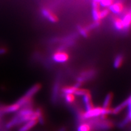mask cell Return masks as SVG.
<instances>
[{
  "mask_svg": "<svg viewBox=\"0 0 131 131\" xmlns=\"http://www.w3.org/2000/svg\"><path fill=\"white\" fill-rule=\"evenodd\" d=\"M102 108H92L88 111L86 112L84 114L83 117L85 118H90L97 117L100 115H101Z\"/></svg>",
  "mask_w": 131,
  "mask_h": 131,
  "instance_id": "cell-1",
  "label": "cell"
},
{
  "mask_svg": "<svg viewBox=\"0 0 131 131\" xmlns=\"http://www.w3.org/2000/svg\"><path fill=\"white\" fill-rule=\"evenodd\" d=\"M20 106L16 103L6 106H2L0 107V114H7L17 112L20 109Z\"/></svg>",
  "mask_w": 131,
  "mask_h": 131,
  "instance_id": "cell-2",
  "label": "cell"
},
{
  "mask_svg": "<svg viewBox=\"0 0 131 131\" xmlns=\"http://www.w3.org/2000/svg\"><path fill=\"white\" fill-rule=\"evenodd\" d=\"M68 59V56L64 52H57L53 56V60L58 63H63Z\"/></svg>",
  "mask_w": 131,
  "mask_h": 131,
  "instance_id": "cell-3",
  "label": "cell"
},
{
  "mask_svg": "<svg viewBox=\"0 0 131 131\" xmlns=\"http://www.w3.org/2000/svg\"><path fill=\"white\" fill-rule=\"evenodd\" d=\"M42 13L44 17H46L48 20L52 23H55L57 21L56 16L50 10L44 8L42 10Z\"/></svg>",
  "mask_w": 131,
  "mask_h": 131,
  "instance_id": "cell-4",
  "label": "cell"
},
{
  "mask_svg": "<svg viewBox=\"0 0 131 131\" xmlns=\"http://www.w3.org/2000/svg\"><path fill=\"white\" fill-rule=\"evenodd\" d=\"M40 89V85L36 84L28 90L25 93V95L24 96L26 97L27 98H28V99L30 100V98L33 96H34L35 94L39 91Z\"/></svg>",
  "mask_w": 131,
  "mask_h": 131,
  "instance_id": "cell-5",
  "label": "cell"
},
{
  "mask_svg": "<svg viewBox=\"0 0 131 131\" xmlns=\"http://www.w3.org/2000/svg\"><path fill=\"white\" fill-rule=\"evenodd\" d=\"M92 5V15L93 19L95 20V21H100V7L99 3L95 2H93Z\"/></svg>",
  "mask_w": 131,
  "mask_h": 131,
  "instance_id": "cell-6",
  "label": "cell"
},
{
  "mask_svg": "<svg viewBox=\"0 0 131 131\" xmlns=\"http://www.w3.org/2000/svg\"><path fill=\"white\" fill-rule=\"evenodd\" d=\"M130 103V97H129L128 98H127L126 100H125L124 102H122L120 104L117 106L116 108H115L113 110V113L114 114H118V113H120L122 109H124L125 108H126V106H127Z\"/></svg>",
  "mask_w": 131,
  "mask_h": 131,
  "instance_id": "cell-7",
  "label": "cell"
},
{
  "mask_svg": "<svg viewBox=\"0 0 131 131\" xmlns=\"http://www.w3.org/2000/svg\"><path fill=\"white\" fill-rule=\"evenodd\" d=\"M37 120H31L27 121L25 124L20 127L19 131H28L36 125Z\"/></svg>",
  "mask_w": 131,
  "mask_h": 131,
  "instance_id": "cell-8",
  "label": "cell"
},
{
  "mask_svg": "<svg viewBox=\"0 0 131 131\" xmlns=\"http://www.w3.org/2000/svg\"><path fill=\"white\" fill-rule=\"evenodd\" d=\"M123 9H124V6H123V5L120 2H117L116 3H114L110 7V10L113 13L115 14H119L121 13Z\"/></svg>",
  "mask_w": 131,
  "mask_h": 131,
  "instance_id": "cell-9",
  "label": "cell"
},
{
  "mask_svg": "<svg viewBox=\"0 0 131 131\" xmlns=\"http://www.w3.org/2000/svg\"><path fill=\"white\" fill-rule=\"evenodd\" d=\"M83 101L86 111H88V110L93 108L91 98L89 93H88L83 96Z\"/></svg>",
  "mask_w": 131,
  "mask_h": 131,
  "instance_id": "cell-10",
  "label": "cell"
},
{
  "mask_svg": "<svg viewBox=\"0 0 131 131\" xmlns=\"http://www.w3.org/2000/svg\"><path fill=\"white\" fill-rule=\"evenodd\" d=\"M127 106H128L127 114L125 119L119 124V127L121 128L124 127L126 125H127L130 121V103H129Z\"/></svg>",
  "mask_w": 131,
  "mask_h": 131,
  "instance_id": "cell-11",
  "label": "cell"
},
{
  "mask_svg": "<svg viewBox=\"0 0 131 131\" xmlns=\"http://www.w3.org/2000/svg\"><path fill=\"white\" fill-rule=\"evenodd\" d=\"M94 74V73L92 71L86 72L84 73V74H82L80 77L78 79V83L82 84V82L88 79V78H90Z\"/></svg>",
  "mask_w": 131,
  "mask_h": 131,
  "instance_id": "cell-12",
  "label": "cell"
},
{
  "mask_svg": "<svg viewBox=\"0 0 131 131\" xmlns=\"http://www.w3.org/2000/svg\"><path fill=\"white\" fill-rule=\"evenodd\" d=\"M122 21L124 25V27L125 28H127L129 27L130 24V13L129 12L127 14H126L124 18L122 20Z\"/></svg>",
  "mask_w": 131,
  "mask_h": 131,
  "instance_id": "cell-13",
  "label": "cell"
},
{
  "mask_svg": "<svg viewBox=\"0 0 131 131\" xmlns=\"http://www.w3.org/2000/svg\"><path fill=\"white\" fill-rule=\"evenodd\" d=\"M113 98V95L112 93H108L107 95L105 96L103 102V108H109L110 103H111Z\"/></svg>",
  "mask_w": 131,
  "mask_h": 131,
  "instance_id": "cell-14",
  "label": "cell"
},
{
  "mask_svg": "<svg viewBox=\"0 0 131 131\" xmlns=\"http://www.w3.org/2000/svg\"><path fill=\"white\" fill-rule=\"evenodd\" d=\"M77 89H78L76 88L75 86L72 87H67L62 89V92L65 95H73V93H75Z\"/></svg>",
  "mask_w": 131,
  "mask_h": 131,
  "instance_id": "cell-15",
  "label": "cell"
},
{
  "mask_svg": "<svg viewBox=\"0 0 131 131\" xmlns=\"http://www.w3.org/2000/svg\"><path fill=\"white\" fill-rule=\"evenodd\" d=\"M114 26L117 30H121L124 28L122 20L119 18H116L114 19Z\"/></svg>",
  "mask_w": 131,
  "mask_h": 131,
  "instance_id": "cell-16",
  "label": "cell"
},
{
  "mask_svg": "<svg viewBox=\"0 0 131 131\" xmlns=\"http://www.w3.org/2000/svg\"><path fill=\"white\" fill-rule=\"evenodd\" d=\"M122 61H123L122 56L118 55L114 60V67L115 68H119L122 64Z\"/></svg>",
  "mask_w": 131,
  "mask_h": 131,
  "instance_id": "cell-17",
  "label": "cell"
},
{
  "mask_svg": "<svg viewBox=\"0 0 131 131\" xmlns=\"http://www.w3.org/2000/svg\"><path fill=\"white\" fill-rule=\"evenodd\" d=\"M35 114L37 116V120H38L40 124H44V118L43 116V114L39 109L36 110Z\"/></svg>",
  "mask_w": 131,
  "mask_h": 131,
  "instance_id": "cell-18",
  "label": "cell"
},
{
  "mask_svg": "<svg viewBox=\"0 0 131 131\" xmlns=\"http://www.w3.org/2000/svg\"><path fill=\"white\" fill-rule=\"evenodd\" d=\"M59 85L58 83H55L54 85V88H53V91H52V100L55 101L56 100V98L57 96V93H58L59 91Z\"/></svg>",
  "mask_w": 131,
  "mask_h": 131,
  "instance_id": "cell-19",
  "label": "cell"
},
{
  "mask_svg": "<svg viewBox=\"0 0 131 131\" xmlns=\"http://www.w3.org/2000/svg\"><path fill=\"white\" fill-rule=\"evenodd\" d=\"M90 130L91 127L87 124H82L78 128V131H90Z\"/></svg>",
  "mask_w": 131,
  "mask_h": 131,
  "instance_id": "cell-20",
  "label": "cell"
},
{
  "mask_svg": "<svg viewBox=\"0 0 131 131\" xmlns=\"http://www.w3.org/2000/svg\"><path fill=\"white\" fill-rule=\"evenodd\" d=\"M88 93H89V92L84 89H77L74 93L76 96H84Z\"/></svg>",
  "mask_w": 131,
  "mask_h": 131,
  "instance_id": "cell-21",
  "label": "cell"
},
{
  "mask_svg": "<svg viewBox=\"0 0 131 131\" xmlns=\"http://www.w3.org/2000/svg\"><path fill=\"white\" fill-rule=\"evenodd\" d=\"M113 1L111 0H102L100 2V5L103 7H106L111 6Z\"/></svg>",
  "mask_w": 131,
  "mask_h": 131,
  "instance_id": "cell-22",
  "label": "cell"
},
{
  "mask_svg": "<svg viewBox=\"0 0 131 131\" xmlns=\"http://www.w3.org/2000/svg\"><path fill=\"white\" fill-rule=\"evenodd\" d=\"M109 13V10L107 9H104L102 10V11H100V19H102L108 15Z\"/></svg>",
  "mask_w": 131,
  "mask_h": 131,
  "instance_id": "cell-23",
  "label": "cell"
},
{
  "mask_svg": "<svg viewBox=\"0 0 131 131\" xmlns=\"http://www.w3.org/2000/svg\"><path fill=\"white\" fill-rule=\"evenodd\" d=\"M65 100L68 103H71L74 100V96L73 95H65Z\"/></svg>",
  "mask_w": 131,
  "mask_h": 131,
  "instance_id": "cell-24",
  "label": "cell"
},
{
  "mask_svg": "<svg viewBox=\"0 0 131 131\" xmlns=\"http://www.w3.org/2000/svg\"><path fill=\"white\" fill-rule=\"evenodd\" d=\"M79 32H80V34H81V35L82 36H83L84 37H86L88 35V30L86 29V28L81 27H79Z\"/></svg>",
  "mask_w": 131,
  "mask_h": 131,
  "instance_id": "cell-25",
  "label": "cell"
},
{
  "mask_svg": "<svg viewBox=\"0 0 131 131\" xmlns=\"http://www.w3.org/2000/svg\"><path fill=\"white\" fill-rule=\"evenodd\" d=\"M6 51H7V50L6 49L3 48H0V55H2V54H5Z\"/></svg>",
  "mask_w": 131,
  "mask_h": 131,
  "instance_id": "cell-26",
  "label": "cell"
},
{
  "mask_svg": "<svg viewBox=\"0 0 131 131\" xmlns=\"http://www.w3.org/2000/svg\"><path fill=\"white\" fill-rule=\"evenodd\" d=\"M65 130H66L65 128H64V127H62V128H60L58 131H65Z\"/></svg>",
  "mask_w": 131,
  "mask_h": 131,
  "instance_id": "cell-27",
  "label": "cell"
},
{
  "mask_svg": "<svg viewBox=\"0 0 131 131\" xmlns=\"http://www.w3.org/2000/svg\"><path fill=\"white\" fill-rule=\"evenodd\" d=\"M101 1H102V0H93V2L98 3V2H100Z\"/></svg>",
  "mask_w": 131,
  "mask_h": 131,
  "instance_id": "cell-28",
  "label": "cell"
},
{
  "mask_svg": "<svg viewBox=\"0 0 131 131\" xmlns=\"http://www.w3.org/2000/svg\"><path fill=\"white\" fill-rule=\"evenodd\" d=\"M111 1H113V0H111Z\"/></svg>",
  "mask_w": 131,
  "mask_h": 131,
  "instance_id": "cell-29",
  "label": "cell"
}]
</instances>
